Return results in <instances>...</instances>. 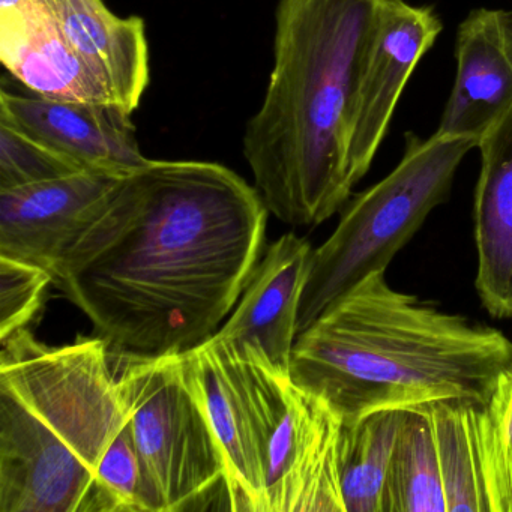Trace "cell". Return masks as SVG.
<instances>
[{
    "instance_id": "obj_1",
    "label": "cell",
    "mask_w": 512,
    "mask_h": 512,
    "mask_svg": "<svg viewBox=\"0 0 512 512\" xmlns=\"http://www.w3.org/2000/svg\"><path fill=\"white\" fill-rule=\"evenodd\" d=\"M269 211L223 164L149 160L53 269L112 352L184 353L214 337L265 247Z\"/></svg>"
},
{
    "instance_id": "obj_2",
    "label": "cell",
    "mask_w": 512,
    "mask_h": 512,
    "mask_svg": "<svg viewBox=\"0 0 512 512\" xmlns=\"http://www.w3.org/2000/svg\"><path fill=\"white\" fill-rule=\"evenodd\" d=\"M0 512H164L101 337L0 341Z\"/></svg>"
},
{
    "instance_id": "obj_3",
    "label": "cell",
    "mask_w": 512,
    "mask_h": 512,
    "mask_svg": "<svg viewBox=\"0 0 512 512\" xmlns=\"http://www.w3.org/2000/svg\"><path fill=\"white\" fill-rule=\"evenodd\" d=\"M392 0H278L274 64L242 152L269 214L316 227L352 194L359 92Z\"/></svg>"
},
{
    "instance_id": "obj_4",
    "label": "cell",
    "mask_w": 512,
    "mask_h": 512,
    "mask_svg": "<svg viewBox=\"0 0 512 512\" xmlns=\"http://www.w3.org/2000/svg\"><path fill=\"white\" fill-rule=\"evenodd\" d=\"M512 364V341L389 286L356 284L296 338L290 377L343 421L442 400H487Z\"/></svg>"
},
{
    "instance_id": "obj_5",
    "label": "cell",
    "mask_w": 512,
    "mask_h": 512,
    "mask_svg": "<svg viewBox=\"0 0 512 512\" xmlns=\"http://www.w3.org/2000/svg\"><path fill=\"white\" fill-rule=\"evenodd\" d=\"M473 148L478 142L466 137L406 134L397 167L358 194L328 241L313 250L298 335L368 275L386 271L430 212L448 200L455 173Z\"/></svg>"
},
{
    "instance_id": "obj_6",
    "label": "cell",
    "mask_w": 512,
    "mask_h": 512,
    "mask_svg": "<svg viewBox=\"0 0 512 512\" xmlns=\"http://www.w3.org/2000/svg\"><path fill=\"white\" fill-rule=\"evenodd\" d=\"M112 356L134 440L164 511L205 509L214 497L229 509L226 458L182 353Z\"/></svg>"
},
{
    "instance_id": "obj_7",
    "label": "cell",
    "mask_w": 512,
    "mask_h": 512,
    "mask_svg": "<svg viewBox=\"0 0 512 512\" xmlns=\"http://www.w3.org/2000/svg\"><path fill=\"white\" fill-rule=\"evenodd\" d=\"M182 361L226 458L230 511L266 512L269 439L290 376L217 334Z\"/></svg>"
},
{
    "instance_id": "obj_8",
    "label": "cell",
    "mask_w": 512,
    "mask_h": 512,
    "mask_svg": "<svg viewBox=\"0 0 512 512\" xmlns=\"http://www.w3.org/2000/svg\"><path fill=\"white\" fill-rule=\"evenodd\" d=\"M341 418L287 377L268 445L266 512H346L338 443Z\"/></svg>"
},
{
    "instance_id": "obj_9",
    "label": "cell",
    "mask_w": 512,
    "mask_h": 512,
    "mask_svg": "<svg viewBox=\"0 0 512 512\" xmlns=\"http://www.w3.org/2000/svg\"><path fill=\"white\" fill-rule=\"evenodd\" d=\"M508 371L487 400L455 398L425 404L439 446L448 512H512V475L506 451Z\"/></svg>"
},
{
    "instance_id": "obj_10",
    "label": "cell",
    "mask_w": 512,
    "mask_h": 512,
    "mask_svg": "<svg viewBox=\"0 0 512 512\" xmlns=\"http://www.w3.org/2000/svg\"><path fill=\"white\" fill-rule=\"evenodd\" d=\"M124 176L82 170L0 191V256L53 272L103 211Z\"/></svg>"
},
{
    "instance_id": "obj_11",
    "label": "cell",
    "mask_w": 512,
    "mask_h": 512,
    "mask_svg": "<svg viewBox=\"0 0 512 512\" xmlns=\"http://www.w3.org/2000/svg\"><path fill=\"white\" fill-rule=\"evenodd\" d=\"M442 29V20L431 5L392 0L386 10L359 92L349 154L353 187L370 170L407 82Z\"/></svg>"
},
{
    "instance_id": "obj_12",
    "label": "cell",
    "mask_w": 512,
    "mask_h": 512,
    "mask_svg": "<svg viewBox=\"0 0 512 512\" xmlns=\"http://www.w3.org/2000/svg\"><path fill=\"white\" fill-rule=\"evenodd\" d=\"M0 121L55 149L83 170L128 175L149 161L140 151L133 113L116 104L20 97L4 89Z\"/></svg>"
},
{
    "instance_id": "obj_13",
    "label": "cell",
    "mask_w": 512,
    "mask_h": 512,
    "mask_svg": "<svg viewBox=\"0 0 512 512\" xmlns=\"http://www.w3.org/2000/svg\"><path fill=\"white\" fill-rule=\"evenodd\" d=\"M307 239L286 233L259 260L238 307L217 335L290 376L299 310L310 271Z\"/></svg>"
},
{
    "instance_id": "obj_14",
    "label": "cell",
    "mask_w": 512,
    "mask_h": 512,
    "mask_svg": "<svg viewBox=\"0 0 512 512\" xmlns=\"http://www.w3.org/2000/svg\"><path fill=\"white\" fill-rule=\"evenodd\" d=\"M457 76L437 133L479 142L512 109V13L478 8L458 26Z\"/></svg>"
},
{
    "instance_id": "obj_15",
    "label": "cell",
    "mask_w": 512,
    "mask_h": 512,
    "mask_svg": "<svg viewBox=\"0 0 512 512\" xmlns=\"http://www.w3.org/2000/svg\"><path fill=\"white\" fill-rule=\"evenodd\" d=\"M40 2L67 46L103 83L113 103L136 112L149 86V46L143 19H122L103 0Z\"/></svg>"
},
{
    "instance_id": "obj_16",
    "label": "cell",
    "mask_w": 512,
    "mask_h": 512,
    "mask_svg": "<svg viewBox=\"0 0 512 512\" xmlns=\"http://www.w3.org/2000/svg\"><path fill=\"white\" fill-rule=\"evenodd\" d=\"M0 61L38 97L115 104L67 46L40 0H0Z\"/></svg>"
},
{
    "instance_id": "obj_17",
    "label": "cell",
    "mask_w": 512,
    "mask_h": 512,
    "mask_svg": "<svg viewBox=\"0 0 512 512\" xmlns=\"http://www.w3.org/2000/svg\"><path fill=\"white\" fill-rule=\"evenodd\" d=\"M478 149L476 290L491 316L512 319V109L479 139Z\"/></svg>"
},
{
    "instance_id": "obj_18",
    "label": "cell",
    "mask_w": 512,
    "mask_h": 512,
    "mask_svg": "<svg viewBox=\"0 0 512 512\" xmlns=\"http://www.w3.org/2000/svg\"><path fill=\"white\" fill-rule=\"evenodd\" d=\"M382 512H448L433 418L404 409L383 490Z\"/></svg>"
},
{
    "instance_id": "obj_19",
    "label": "cell",
    "mask_w": 512,
    "mask_h": 512,
    "mask_svg": "<svg viewBox=\"0 0 512 512\" xmlns=\"http://www.w3.org/2000/svg\"><path fill=\"white\" fill-rule=\"evenodd\" d=\"M404 409H383L341 419L338 443L346 512H382L383 490Z\"/></svg>"
},
{
    "instance_id": "obj_20",
    "label": "cell",
    "mask_w": 512,
    "mask_h": 512,
    "mask_svg": "<svg viewBox=\"0 0 512 512\" xmlns=\"http://www.w3.org/2000/svg\"><path fill=\"white\" fill-rule=\"evenodd\" d=\"M65 155L0 121V191L82 172Z\"/></svg>"
},
{
    "instance_id": "obj_21",
    "label": "cell",
    "mask_w": 512,
    "mask_h": 512,
    "mask_svg": "<svg viewBox=\"0 0 512 512\" xmlns=\"http://www.w3.org/2000/svg\"><path fill=\"white\" fill-rule=\"evenodd\" d=\"M52 272L34 263L0 256V341L28 328L43 308Z\"/></svg>"
},
{
    "instance_id": "obj_22",
    "label": "cell",
    "mask_w": 512,
    "mask_h": 512,
    "mask_svg": "<svg viewBox=\"0 0 512 512\" xmlns=\"http://www.w3.org/2000/svg\"><path fill=\"white\" fill-rule=\"evenodd\" d=\"M509 379H511V377H509ZM503 428H505L506 451H508L509 467H511L512 475V380L508 397H506L505 413H503Z\"/></svg>"
},
{
    "instance_id": "obj_23",
    "label": "cell",
    "mask_w": 512,
    "mask_h": 512,
    "mask_svg": "<svg viewBox=\"0 0 512 512\" xmlns=\"http://www.w3.org/2000/svg\"><path fill=\"white\" fill-rule=\"evenodd\" d=\"M508 373H509V377H511V380H512V364H511V367H509Z\"/></svg>"
}]
</instances>
